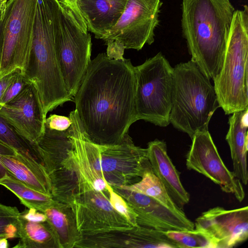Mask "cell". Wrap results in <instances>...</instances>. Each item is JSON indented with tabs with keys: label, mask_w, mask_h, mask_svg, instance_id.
Wrapping results in <instances>:
<instances>
[{
	"label": "cell",
	"mask_w": 248,
	"mask_h": 248,
	"mask_svg": "<svg viewBox=\"0 0 248 248\" xmlns=\"http://www.w3.org/2000/svg\"><path fill=\"white\" fill-rule=\"evenodd\" d=\"M7 238H3L0 241V248H7L8 243Z\"/></svg>",
	"instance_id": "d590c367"
},
{
	"label": "cell",
	"mask_w": 248,
	"mask_h": 248,
	"mask_svg": "<svg viewBox=\"0 0 248 248\" xmlns=\"http://www.w3.org/2000/svg\"><path fill=\"white\" fill-rule=\"evenodd\" d=\"M138 120L160 127L170 124L173 88V68L159 52L135 66Z\"/></svg>",
	"instance_id": "52a82bcc"
},
{
	"label": "cell",
	"mask_w": 248,
	"mask_h": 248,
	"mask_svg": "<svg viewBox=\"0 0 248 248\" xmlns=\"http://www.w3.org/2000/svg\"><path fill=\"white\" fill-rule=\"evenodd\" d=\"M127 0H78L87 30L103 39L122 15Z\"/></svg>",
	"instance_id": "e0dca14e"
},
{
	"label": "cell",
	"mask_w": 248,
	"mask_h": 248,
	"mask_svg": "<svg viewBox=\"0 0 248 248\" xmlns=\"http://www.w3.org/2000/svg\"><path fill=\"white\" fill-rule=\"evenodd\" d=\"M0 116L12 124L34 149L45 131L46 115L38 91L31 82L0 108Z\"/></svg>",
	"instance_id": "5bb4252c"
},
{
	"label": "cell",
	"mask_w": 248,
	"mask_h": 248,
	"mask_svg": "<svg viewBox=\"0 0 248 248\" xmlns=\"http://www.w3.org/2000/svg\"><path fill=\"white\" fill-rule=\"evenodd\" d=\"M49 176L53 199L70 206L79 194L78 180L75 172L62 165Z\"/></svg>",
	"instance_id": "cb8c5ba5"
},
{
	"label": "cell",
	"mask_w": 248,
	"mask_h": 248,
	"mask_svg": "<svg viewBox=\"0 0 248 248\" xmlns=\"http://www.w3.org/2000/svg\"><path fill=\"white\" fill-rule=\"evenodd\" d=\"M30 83V81L24 73L20 71L4 93L0 102L1 106H3L12 100L19 94L24 88Z\"/></svg>",
	"instance_id": "f546056e"
},
{
	"label": "cell",
	"mask_w": 248,
	"mask_h": 248,
	"mask_svg": "<svg viewBox=\"0 0 248 248\" xmlns=\"http://www.w3.org/2000/svg\"><path fill=\"white\" fill-rule=\"evenodd\" d=\"M69 117L72 145L65 165L76 174L79 193L107 191V183L121 186L141 179L149 162L146 149L135 146L128 134L117 145L95 144L85 136L77 114Z\"/></svg>",
	"instance_id": "7a4b0ae2"
},
{
	"label": "cell",
	"mask_w": 248,
	"mask_h": 248,
	"mask_svg": "<svg viewBox=\"0 0 248 248\" xmlns=\"http://www.w3.org/2000/svg\"><path fill=\"white\" fill-rule=\"evenodd\" d=\"M248 7L235 10L223 64L213 80L226 115L248 109Z\"/></svg>",
	"instance_id": "8992f818"
},
{
	"label": "cell",
	"mask_w": 248,
	"mask_h": 248,
	"mask_svg": "<svg viewBox=\"0 0 248 248\" xmlns=\"http://www.w3.org/2000/svg\"><path fill=\"white\" fill-rule=\"evenodd\" d=\"M161 5L160 0H127L117 23L102 39L107 56L122 59L125 49L140 50L153 44Z\"/></svg>",
	"instance_id": "9c48e42d"
},
{
	"label": "cell",
	"mask_w": 248,
	"mask_h": 248,
	"mask_svg": "<svg viewBox=\"0 0 248 248\" xmlns=\"http://www.w3.org/2000/svg\"><path fill=\"white\" fill-rule=\"evenodd\" d=\"M72 145L70 127L66 131H59L45 125L44 134L35 144L34 150L49 175L62 166Z\"/></svg>",
	"instance_id": "ffe728a7"
},
{
	"label": "cell",
	"mask_w": 248,
	"mask_h": 248,
	"mask_svg": "<svg viewBox=\"0 0 248 248\" xmlns=\"http://www.w3.org/2000/svg\"><path fill=\"white\" fill-rule=\"evenodd\" d=\"M0 185L14 194L28 209L43 213L54 202L51 195L34 190L9 174L0 180Z\"/></svg>",
	"instance_id": "d4e9b609"
},
{
	"label": "cell",
	"mask_w": 248,
	"mask_h": 248,
	"mask_svg": "<svg viewBox=\"0 0 248 248\" xmlns=\"http://www.w3.org/2000/svg\"><path fill=\"white\" fill-rule=\"evenodd\" d=\"M169 238L173 240L178 248H215L210 238L202 231H169L165 232Z\"/></svg>",
	"instance_id": "4316f807"
},
{
	"label": "cell",
	"mask_w": 248,
	"mask_h": 248,
	"mask_svg": "<svg viewBox=\"0 0 248 248\" xmlns=\"http://www.w3.org/2000/svg\"><path fill=\"white\" fill-rule=\"evenodd\" d=\"M147 156L154 173L160 180L174 203L182 210L190 200L184 187L180 173L169 157L166 143L155 140L148 144Z\"/></svg>",
	"instance_id": "2e32d148"
},
{
	"label": "cell",
	"mask_w": 248,
	"mask_h": 248,
	"mask_svg": "<svg viewBox=\"0 0 248 248\" xmlns=\"http://www.w3.org/2000/svg\"><path fill=\"white\" fill-rule=\"evenodd\" d=\"M234 11L230 0H182V31L191 60L210 79L220 71Z\"/></svg>",
	"instance_id": "3957f363"
},
{
	"label": "cell",
	"mask_w": 248,
	"mask_h": 248,
	"mask_svg": "<svg viewBox=\"0 0 248 248\" xmlns=\"http://www.w3.org/2000/svg\"><path fill=\"white\" fill-rule=\"evenodd\" d=\"M119 187L152 197L173 211L182 215L185 214L184 210L174 203L160 180L154 173L150 162L147 165L139 181L130 185Z\"/></svg>",
	"instance_id": "603a6c76"
},
{
	"label": "cell",
	"mask_w": 248,
	"mask_h": 248,
	"mask_svg": "<svg viewBox=\"0 0 248 248\" xmlns=\"http://www.w3.org/2000/svg\"><path fill=\"white\" fill-rule=\"evenodd\" d=\"M19 241L16 248H57L44 213L26 209L19 214L17 223Z\"/></svg>",
	"instance_id": "ac0fdd59"
},
{
	"label": "cell",
	"mask_w": 248,
	"mask_h": 248,
	"mask_svg": "<svg viewBox=\"0 0 248 248\" xmlns=\"http://www.w3.org/2000/svg\"><path fill=\"white\" fill-rule=\"evenodd\" d=\"M60 5V16L55 34V51L65 88L73 99L91 61V37L71 13Z\"/></svg>",
	"instance_id": "30bf717a"
},
{
	"label": "cell",
	"mask_w": 248,
	"mask_h": 248,
	"mask_svg": "<svg viewBox=\"0 0 248 248\" xmlns=\"http://www.w3.org/2000/svg\"><path fill=\"white\" fill-rule=\"evenodd\" d=\"M229 119V128L226 136L230 149L234 175L242 184L247 185L248 172V109L235 112Z\"/></svg>",
	"instance_id": "d6986e66"
},
{
	"label": "cell",
	"mask_w": 248,
	"mask_h": 248,
	"mask_svg": "<svg viewBox=\"0 0 248 248\" xmlns=\"http://www.w3.org/2000/svg\"><path fill=\"white\" fill-rule=\"evenodd\" d=\"M70 207L83 237L134 228L111 206L108 190L80 193Z\"/></svg>",
	"instance_id": "8fae6325"
},
{
	"label": "cell",
	"mask_w": 248,
	"mask_h": 248,
	"mask_svg": "<svg viewBox=\"0 0 248 248\" xmlns=\"http://www.w3.org/2000/svg\"><path fill=\"white\" fill-rule=\"evenodd\" d=\"M61 5L58 0H38L29 59L23 72L36 88L45 114L73 101L65 88L55 46Z\"/></svg>",
	"instance_id": "277c9868"
},
{
	"label": "cell",
	"mask_w": 248,
	"mask_h": 248,
	"mask_svg": "<svg viewBox=\"0 0 248 248\" xmlns=\"http://www.w3.org/2000/svg\"><path fill=\"white\" fill-rule=\"evenodd\" d=\"M112 188L126 201L135 213L139 226L164 232L195 229L194 223L186 214L177 213L144 194L119 186Z\"/></svg>",
	"instance_id": "9a60e30c"
},
{
	"label": "cell",
	"mask_w": 248,
	"mask_h": 248,
	"mask_svg": "<svg viewBox=\"0 0 248 248\" xmlns=\"http://www.w3.org/2000/svg\"><path fill=\"white\" fill-rule=\"evenodd\" d=\"M20 212L15 206L0 203V236L7 239L17 238V219Z\"/></svg>",
	"instance_id": "83f0119b"
},
{
	"label": "cell",
	"mask_w": 248,
	"mask_h": 248,
	"mask_svg": "<svg viewBox=\"0 0 248 248\" xmlns=\"http://www.w3.org/2000/svg\"><path fill=\"white\" fill-rule=\"evenodd\" d=\"M20 71H22L21 69H16L0 79V108L1 107L0 102L4 93L9 86Z\"/></svg>",
	"instance_id": "d6a6232c"
},
{
	"label": "cell",
	"mask_w": 248,
	"mask_h": 248,
	"mask_svg": "<svg viewBox=\"0 0 248 248\" xmlns=\"http://www.w3.org/2000/svg\"><path fill=\"white\" fill-rule=\"evenodd\" d=\"M220 107L210 79L191 60L173 68V88L170 123L191 138L208 130L209 122Z\"/></svg>",
	"instance_id": "5b68a950"
},
{
	"label": "cell",
	"mask_w": 248,
	"mask_h": 248,
	"mask_svg": "<svg viewBox=\"0 0 248 248\" xmlns=\"http://www.w3.org/2000/svg\"><path fill=\"white\" fill-rule=\"evenodd\" d=\"M212 240L215 248H231L248 237V207L227 210L217 206L204 212L194 223Z\"/></svg>",
	"instance_id": "4fadbf2b"
},
{
	"label": "cell",
	"mask_w": 248,
	"mask_h": 248,
	"mask_svg": "<svg viewBox=\"0 0 248 248\" xmlns=\"http://www.w3.org/2000/svg\"><path fill=\"white\" fill-rule=\"evenodd\" d=\"M5 238V237H2V236H0V241L2 238Z\"/></svg>",
	"instance_id": "8d00e7d4"
},
{
	"label": "cell",
	"mask_w": 248,
	"mask_h": 248,
	"mask_svg": "<svg viewBox=\"0 0 248 248\" xmlns=\"http://www.w3.org/2000/svg\"><path fill=\"white\" fill-rule=\"evenodd\" d=\"M0 162L9 175L34 190L51 195L49 176L40 162L28 159L17 153L0 155Z\"/></svg>",
	"instance_id": "44dd1931"
},
{
	"label": "cell",
	"mask_w": 248,
	"mask_h": 248,
	"mask_svg": "<svg viewBox=\"0 0 248 248\" xmlns=\"http://www.w3.org/2000/svg\"><path fill=\"white\" fill-rule=\"evenodd\" d=\"M72 124V120L69 117L53 114L46 118L45 125L51 129L64 131L67 130Z\"/></svg>",
	"instance_id": "4dcf8cb0"
},
{
	"label": "cell",
	"mask_w": 248,
	"mask_h": 248,
	"mask_svg": "<svg viewBox=\"0 0 248 248\" xmlns=\"http://www.w3.org/2000/svg\"><path fill=\"white\" fill-rule=\"evenodd\" d=\"M0 141L22 156L40 162L32 146L6 120L0 116Z\"/></svg>",
	"instance_id": "484cf974"
},
{
	"label": "cell",
	"mask_w": 248,
	"mask_h": 248,
	"mask_svg": "<svg viewBox=\"0 0 248 248\" xmlns=\"http://www.w3.org/2000/svg\"><path fill=\"white\" fill-rule=\"evenodd\" d=\"M7 0H0V22L2 21L5 12Z\"/></svg>",
	"instance_id": "e575fe53"
},
{
	"label": "cell",
	"mask_w": 248,
	"mask_h": 248,
	"mask_svg": "<svg viewBox=\"0 0 248 248\" xmlns=\"http://www.w3.org/2000/svg\"><path fill=\"white\" fill-rule=\"evenodd\" d=\"M38 0H8L0 22V79L16 69L24 72L31 50Z\"/></svg>",
	"instance_id": "ba28073f"
},
{
	"label": "cell",
	"mask_w": 248,
	"mask_h": 248,
	"mask_svg": "<svg viewBox=\"0 0 248 248\" xmlns=\"http://www.w3.org/2000/svg\"><path fill=\"white\" fill-rule=\"evenodd\" d=\"M135 66L99 53L91 60L73 98L85 136L100 145L121 143L138 121Z\"/></svg>",
	"instance_id": "6da1fadb"
},
{
	"label": "cell",
	"mask_w": 248,
	"mask_h": 248,
	"mask_svg": "<svg viewBox=\"0 0 248 248\" xmlns=\"http://www.w3.org/2000/svg\"><path fill=\"white\" fill-rule=\"evenodd\" d=\"M16 151L0 141V155H11L16 154ZM7 174H8L7 170L0 162V180L4 178Z\"/></svg>",
	"instance_id": "836d02e7"
},
{
	"label": "cell",
	"mask_w": 248,
	"mask_h": 248,
	"mask_svg": "<svg viewBox=\"0 0 248 248\" xmlns=\"http://www.w3.org/2000/svg\"><path fill=\"white\" fill-rule=\"evenodd\" d=\"M108 199L113 208L124 217L133 227L139 226L137 223V215L126 201L112 187L107 183Z\"/></svg>",
	"instance_id": "f1b7e54d"
},
{
	"label": "cell",
	"mask_w": 248,
	"mask_h": 248,
	"mask_svg": "<svg viewBox=\"0 0 248 248\" xmlns=\"http://www.w3.org/2000/svg\"><path fill=\"white\" fill-rule=\"evenodd\" d=\"M60 3L68 9L73 15L81 27L87 30L86 24L83 19L77 6L78 0H58Z\"/></svg>",
	"instance_id": "1f68e13d"
},
{
	"label": "cell",
	"mask_w": 248,
	"mask_h": 248,
	"mask_svg": "<svg viewBox=\"0 0 248 248\" xmlns=\"http://www.w3.org/2000/svg\"><path fill=\"white\" fill-rule=\"evenodd\" d=\"M43 213L52 230L57 248H76L83 236L77 229L70 207L54 201Z\"/></svg>",
	"instance_id": "7402d4cb"
},
{
	"label": "cell",
	"mask_w": 248,
	"mask_h": 248,
	"mask_svg": "<svg viewBox=\"0 0 248 248\" xmlns=\"http://www.w3.org/2000/svg\"><path fill=\"white\" fill-rule=\"evenodd\" d=\"M191 140L186 155L187 168L204 175L241 202L245 196L242 183L224 163L209 131L198 132Z\"/></svg>",
	"instance_id": "7c38bea8"
}]
</instances>
